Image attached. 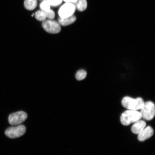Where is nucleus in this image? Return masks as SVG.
I'll use <instances>...</instances> for the list:
<instances>
[{
    "mask_svg": "<svg viewBox=\"0 0 155 155\" xmlns=\"http://www.w3.org/2000/svg\"><path fill=\"white\" fill-rule=\"evenodd\" d=\"M145 102L140 97L136 99L130 97H125L122 100L121 103L124 107L129 110H141Z\"/></svg>",
    "mask_w": 155,
    "mask_h": 155,
    "instance_id": "nucleus-1",
    "label": "nucleus"
},
{
    "mask_svg": "<svg viewBox=\"0 0 155 155\" xmlns=\"http://www.w3.org/2000/svg\"><path fill=\"white\" fill-rule=\"evenodd\" d=\"M141 114L140 112L135 110H128L123 112L120 117L121 124L124 126H128L131 124L141 119Z\"/></svg>",
    "mask_w": 155,
    "mask_h": 155,
    "instance_id": "nucleus-2",
    "label": "nucleus"
},
{
    "mask_svg": "<svg viewBox=\"0 0 155 155\" xmlns=\"http://www.w3.org/2000/svg\"><path fill=\"white\" fill-rule=\"evenodd\" d=\"M141 117L148 121L153 119L155 115V106L153 102L149 101L144 103L141 109Z\"/></svg>",
    "mask_w": 155,
    "mask_h": 155,
    "instance_id": "nucleus-3",
    "label": "nucleus"
},
{
    "mask_svg": "<svg viewBox=\"0 0 155 155\" xmlns=\"http://www.w3.org/2000/svg\"><path fill=\"white\" fill-rule=\"evenodd\" d=\"M26 131V128L22 125L9 127L6 130V136L11 139L18 138L24 135Z\"/></svg>",
    "mask_w": 155,
    "mask_h": 155,
    "instance_id": "nucleus-4",
    "label": "nucleus"
},
{
    "mask_svg": "<svg viewBox=\"0 0 155 155\" xmlns=\"http://www.w3.org/2000/svg\"><path fill=\"white\" fill-rule=\"evenodd\" d=\"M42 26L46 32L50 34H58L61 30V25L59 23L52 19H45L43 21Z\"/></svg>",
    "mask_w": 155,
    "mask_h": 155,
    "instance_id": "nucleus-5",
    "label": "nucleus"
},
{
    "mask_svg": "<svg viewBox=\"0 0 155 155\" xmlns=\"http://www.w3.org/2000/svg\"><path fill=\"white\" fill-rule=\"evenodd\" d=\"M28 116L26 112L19 111L10 114L8 117L9 123L12 126L20 125L27 119Z\"/></svg>",
    "mask_w": 155,
    "mask_h": 155,
    "instance_id": "nucleus-6",
    "label": "nucleus"
},
{
    "mask_svg": "<svg viewBox=\"0 0 155 155\" xmlns=\"http://www.w3.org/2000/svg\"><path fill=\"white\" fill-rule=\"evenodd\" d=\"M75 9L76 8L73 4L66 3L60 8L58 11V14L61 18H67L73 15Z\"/></svg>",
    "mask_w": 155,
    "mask_h": 155,
    "instance_id": "nucleus-7",
    "label": "nucleus"
},
{
    "mask_svg": "<svg viewBox=\"0 0 155 155\" xmlns=\"http://www.w3.org/2000/svg\"><path fill=\"white\" fill-rule=\"evenodd\" d=\"M153 134V129L150 126H148L138 134V139L139 141H144L152 137Z\"/></svg>",
    "mask_w": 155,
    "mask_h": 155,
    "instance_id": "nucleus-8",
    "label": "nucleus"
},
{
    "mask_svg": "<svg viewBox=\"0 0 155 155\" xmlns=\"http://www.w3.org/2000/svg\"><path fill=\"white\" fill-rule=\"evenodd\" d=\"M146 122L140 120L134 123L131 127V130L133 133L138 134L146 127Z\"/></svg>",
    "mask_w": 155,
    "mask_h": 155,
    "instance_id": "nucleus-9",
    "label": "nucleus"
},
{
    "mask_svg": "<svg viewBox=\"0 0 155 155\" xmlns=\"http://www.w3.org/2000/svg\"><path fill=\"white\" fill-rule=\"evenodd\" d=\"M76 20V17L74 15L65 18L59 17L58 19V23L63 26H67L74 23Z\"/></svg>",
    "mask_w": 155,
    "mask_h": 155,
    "instance_id": "nucleus-10",
    "label": "nucleus"
},
{
    "mask_svg": "<svg viewBox=\"0 0 155 155\" xmlns=\"http://www.w3.org/2000/svg\"><path fill=\"white\" fill-rule=\"evenodd\" d=\"M73 4L75 5V8L80 11H85L87 7V0H77L76 2Z\"/></svg>",
    "mask_w": 155,
    "mask_h": 155,
    "instance_id": "nucleus-11",
    "label": "nucleus"
},
{
    "mask_svg": "<svg viewBox=\"0 0 155 155\" xmlns=\"http://www.w3.org/2000/svg\"><path fill=\"white\" fill-rule=\"evenodd\" d=\"M37 0H25L24 6L25 8L31 11L35 8L37 6Z\"/></svg>",
    "mask_w": 155,
    "mask_h": 155,
    "instance_id": "nucleus-12",
    "label": "nucleus"
},
{
    "mask_svg": "<svg viewBox=\"0 0 155 155\" xmlns=\"http://www.w3.org/2000/svg\"><path fill=\"white\" fill-rule=\"evenodd\" d=\"M35 17L38 20L44 21L46 19L45 12L42 10L37 11L35 14Z\"/></svg>",
    "mask_w": 155,
    "mask_h": 155,
    "instance_id": "nucleus-13",
    "label": "nucleus"
},
{
    "mask_svg": "<svg viewBox=\"0 0 155 155\" xmlns=\"http://www.w3.org/2000/svg\"><path fill=\"white\" fill-rule=\"evenodd\" d=\"M87 73L84 70H80L77 71L75 75V78L78 81H82L86 78Z\"/></svg>",
    "mask_w": 155,
    "mask_h": 155,
    "instance_id": "nucleus-14",
    "label": "nucleus"
},
{
    "mask_svg": "<svg viewBox=\"0 0 155 155\" xmlns=\"http://www.w3.org/2000/svg\"><path fill=\"white\" fill-rule=\"evenodd\" d=\"M40 9H41V10L45 12L49 11L50 9V5L47 1H46V0H44L40 4Z\"/></svg>",
    "mask_w": 155,
    "mask_h": 155,
    "instance_id": "nucleus-15",
    "label": "nucleus"
},
{
    "mask_svg": "<svg viewBox=\"0 0 155 155\" xmlns=\"http://www.w3.org/2000/svg\"><path fill=\"white\" fill-rule=\"evenodd\" d=\"M63 0H47L50 6L52 7H57L62 2Z\"/></svg>",
    "mask_w": 155,
    "mask_h": 155,
    "instance_id": "nucleus-16",
    "label": "nucleus"
},
{
    "mask_svg": "<svg viewBox=\"0 0 155 155\" xmlns=\"http://www.w3.org/2000/svg\"><path fill=\"white\" fill-rule=\"evenodd\" d=\"M46 18L49 19H53L55 17V13L52 10L50 9L49 11L45 12Z\"/></svg>",
    "mask_w": 155,
    "mask_h": 155,
    "instance_id": "nucleus-17",
    "label": "nucleus"
},
{
    "mask_svg": "<svg viewBox=\"0 0 155 155\" xmlns=\"http://www.w3.org/2000/svg\"><path fill=\"white\" fill-rule=\"evenodd\" d=\"M66 3H74L76 2L77 0H63Z\"/></svg>",
    "mask_w": 155,
    "mask_h": 155,
    "instance_id": "nucleus-18",
    "label": "nucleus"
}]
</instances>
